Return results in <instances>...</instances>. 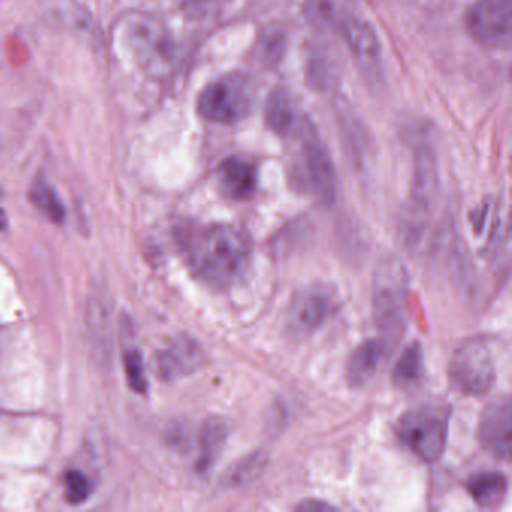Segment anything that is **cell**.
<instances>
[{"label": "cell", "mask_w": 512, "mask_h": 512, "mask_svg": "<svg viewBox=\"0 0 512 512\" xmlns=\"http://www.w3.org/2000/svg\"><path fill=\"white\" fill-rule=\"evenodd\" d=\"M386 349L379 340H367L359 344L347 359L346 379L350 386L365 385L379 370Z\"/></svg>", "instance_id": "cell-13"}, {"label": "cell", "mask_w": 512, "mask_h": 512, "mask_svg": "<svg viewBox=\"0 0 512 512\" xmlns=\"http://www.w3.org/2000/svg\"><path fill=\"white\" fill-rule=\"evenodd\" d=\"M425 355L422 344L419 341H412L398 358L397 364L392 373L394 383L400 388H413L421 382L424 376Z\"/></svg>", "instance_id": "cell-16"}, {"label": "cell", "mask_w": 512, "mask_h": 512, "mask_svg": "<svg viewBox=\"0 0 512 512\" xmlns=\"http://www.w3.org/2000/svg\"><path fill=\"white\" fill-rule=\"evenodd\" d=\"M266 466V458L263 454H253L245 460L239 461L238 464L230 469L227 473L226 482L230 487H238V485L247 484L251 479L256 478L262 473L263 467Z\"/></svg>", "instance_id": "cell-20"}, {"label": "cell", "mask_w": 512, "mask_h": 512, "mask_svg": "<svg viewBox=\"0 0 512 512\" xmlns=\"http://www.w3.org/2000/svg\"><path fill=\"white\" fill-rule=\"evenodd\" d=\"M7 227V217H5V212L0 209V230H4Z\"/></svg>", "instance_id": "cell-24"}, {"label": "cell", "mask_w": 512, "mask_h": 512, "mask_svg": "<svg viewBox=\"0 0 512 512\" xmlns=\"http://www.w3.org/2000/svg\"><path fill=\"white\" fill-rule=\"evenodd\" d=\"M218 187L224 197L230 200H248L257 188V169L250 161L242 158H227L217 172Z\"/></svg>", "instance_id": "cell-12"}, {"label": "cell", "mask_w": 512, "mask_h": 512, "mask_svg": "<svg viewBox=\"0 0 512 512\" xmlns=\"http://www.w3.org/2000/svg\"><path fill=\"white\" fill-rule=\"evenodd\" d=\"M451 407L446 401L425 400L407 409L395 424V434L407 451L424 463L442 458L448 443Z\"/></svg>", "instance_id": "cell-3"}, {"label": "cell", "mask_w": 512, "mask_h": 512, "mask_svg": "<svg viewBox=\"0 0 512 512\" xmlns=\"http://www.w3.org/2000/svg\"><path fill=\"white\" fill-rule=\"evenodd\" d=\"M292 106L289 100L283 94H275L269 100L268 107H266V122L269 128L277 134H287L293 127Z\"/></svg>", "instance_id": "cell-18"}, {"label": "cell", "mask_w": 512, "mask_h": 512, "mask_svg": "<svg viewBox=\"0 0 512 512\" xmlns=\"http://www.w3.org/2000/svg\"><path fill=\"white\" fill-rule=\"evenodd\" d=\"M92 484L88 476L80 470H70L65 473V497L68 502L79 505L91 496Z\"/></svg>", "instance_id": "cell-21"}, {"label": "cell", "mask_w": 512, "mask_h": 512, "mask_svg": "<svg viewBox=\"0 0 512 512\" xmlns=\"http://www.w3.org/2000/svg\"><path fill=\"white\" fill-rule=\"evenodd\" d=\"M125 374H127L128 383L134 391L139 392V394H145L148 391L145 362H143L142 355L137 350H130L125 355Z\"/></svg>", "instance_id": "cell-22"}, {"label": "cell", "mask_w": 512, "mask_h": 512, "mask_svg": "<svg viewBox=\"0 0 512 512\" xmlns=\"http://www.w3.org/2000/svg\"><path fill=\"white\" fill-rule=\"evenodd\" d=\"M296 509L298 511H331L335 506L325 500H305L301 505L296 506Z\"/></svg>", "instance_id": "cell-23"}, {"label": "cell", "mask_w": 512, "mask_h": 512, "mask_svg": "<svg viewBox=\"0 0 512 512\" xmlns=\"http://www.w3.org/2000/svg\"><path fill=\"white\" fill-rule=\"evenodd\" d=\"M479 443L497 460L511 458L512 406L509 400L493 401L485 407L479 421Z\"/></svg>", "instance_id": "cell-10"}, {"label": "cell", "mask_w": 512, "mask_h": 512, "mask_svg": "<svg viewBox=\"0 0 512 512\" xmlns=\"http://www.w3.org/2000/svg\"><path fill=\"white\" fill-rule=\"evenodd\" d=\"M466 490L476 505L481 508H496L505 499L508 479L496 470H484L467 479Z\"/></svg>", "instance_id": "cell-14"}, {"label": "cell", "mask_w": 512, "mask_h": 512, "mask_svg": "<svg viewBox=\"0 0 512 512\" xmlns=\"http://www.w3.org/2000/svg\"><path fill=\"white\" fill-rule=\"evenodd\" d=\"M334 290L325 284H311L293 296L287 313V334L293 340H307L316 334L337 311Z\"/></svg>", "instance_id": "cell-8"}, {"label": "cell", "mask_w": 512, "mask_h": 512, "mask_svg": "<svg viewBox=\"0 0 512 512\" xmlns=\"http://www.w3.org/2000/svg\"><path fill=\"white\" fill-rule=\"evenodd\" d=\"M512 0H478L466 14L470 37L487 47L503 49L511 43Z\"/></svg>", "instance_id": "cell-9"}, {"label": "cell", "mask_w": 512, "mask_h": 512, "mask_svg": "<svg viewBox=\"0 0 512 512\" xmlns=\"http://www.w3.org/2000/svg\"><path fill=\"white\" fill-rule=\"evenodd\" d=\"M449 379L460 394H487L496 382V367L488 344L479 338L464 341L452 355Z\"/></svg>", "instance_id": "cell-7"}, {"label": "cell", "mask_w": 512, "mask_h": 512, "mask_svg": "<svg viewBox=\"0 0 512 512\" xmlns=\"http://www.w3.org/2000/svg\"><path fill=\"white\" fill-rule=\"evenodd\" d=\"M439 176L436 161L428 151H419L416 155L415 172L409 199L401 215V236L409 245H418L425 235L436 203Z\"/></svg>", "instance_id": "cell-4"}, {"label": "cell", "mask_w": 512, "mask_h": 512, "mask_svg": "<svg viewBox=\"0 0 512 512\" xmlns=\"http://www.w3.org/2000/svg\"><path fill=\"white\" fill-rule=\"evenodd\" d=\"M254 89L242 74H229L206 86L197 101L199 115L214 124H235L253 109Z\"/></svg>", "instance_id": "cell-5"}, {"label": "cell", "mask_w": 512, "mask_h": 512, "mask_svg": "<svg viewBox=\"0 0 512 512\" xmlns=\"http://www.w3.org/2000/svg\"><path fill=\"white\" fill-rule=\"evenodd\" d=\"M31 200L37 206L38 211L43 212L50 221L56 224L64 223V205H62L61 200L52 188L38 182L31 190Z\"/></svg>", "instance_id": "cell-19"}, {"label": "cell", "mask_w": 512, "mask_h": 512, "mask_svg": "<svg viewBox=\"0 0 512 512\" xmlns=\"http://www.w3.org/2000/svg\"><path fill=\"white\" fill-rule=\"evenodd\" d=\"M409 314V277L398 257L380 260L373 280L374 325L386 352L400 344L407 329Z\"/></svg>", "instance_id": "cell-2"}, {"label": "cell", "mask_w": 512, "mask_h": 512, "mask_svg": "<svg viewBox=\"0 0 512 512\" xmlns=\"http://www.w3.org/2000/svg\"><path fill=\"white\" fill-rule=\"evenodd\" d=\"M227 437H229V425L226 419L211 416L203 422L199 436L200 455L197 461L200 472H208L214 466L226 446Z\"/></svg>", "instance_id": "cell-15"}, {"label": "cell", "mask_w": 512, "mask_h": 512, "mask_svg": "<svg viewBox=\"0 0 512 512\" xmlns=\"http://www.w3.org/2000/svg\"><path fill=\"white\" fill-rule=\"evenodd\" d=\"M205 350L190 335H179L157 355V374L163 380L182 379L199 370L205 362Z\"/></svg>", "instance_id": "cell-11"}, {"label": "cell", "mask_w": 512, "mask_h": 512, "mask_svg": "<svg viewBox=\"0 0 512 512\" xmlns=\"http://www.w3.org/2000/svg\"><path fill=\"white\" fill-rule=\"evenodd\" d=\"M296 185L319 205L331 206L337 197V175L334 164L319 137L304 131L301 154L296 163Z\"/></svg>", "instance_id": "cell-6"}, {"label": "cell", "mask_w": 512, "mask_h": 512, "mask_svg": "<svg viewBox=\"0 0 512 512\" xmlns=\"http://www.w3.org/2000/svg\"><path fill=\"white\" fill-rule=\"evenodd\" d=\"M184 250L191 271L215 289H227L242 280L253 257L247 233L233 224L191 230L184 238Z\"/></svg>", "instance_id": "cell-1"}, {"label": "cell", "mask_w": 512, "mask_h": 512, "mask_svg": "<svg viewBox=\"0 0 512 512\" xmlns=\"http://www.w3.org/2000/svg\"><path fill=\"white\" fill-rule=\"evenodd\" d=\"M347 43L353 52L365 62H374L379 58V44L371 29L365 23L355 19H347L341 22Z\"/></svg>", "instance_id": "cell-17"}]
</instances>
